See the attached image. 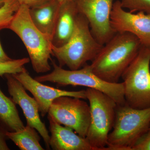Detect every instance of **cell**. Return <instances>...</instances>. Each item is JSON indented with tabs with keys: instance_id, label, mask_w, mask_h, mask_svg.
I'll return each instance as SVG.
<instances>
[{
	"instance_id": "cell-23",
	"label": "cell",
	"mask_w": 150,
	"mask_h": 150,
	"mask_svg": "<svg viewBox=\"0 0 150 150\" xmlns=\"http://www.w3.org/2000/svg\"><path fill=\"white\" fill-rule=\"evenodd\" d=\"M7 131L4 127L0 125V150H10L6 144L7 139L6 132Z\"/></svg>"
},
{
	"instance_id": "cell-24",
	"label": "cell",
	"mask_w": 150,
	"mask_h": 150,
	"mask_svg": "<svg viewBox=\"0 0 150 150\" xmlns=\"http://www.w3.org/2000/svg\"><path fill=\"white\" fill-rule=\"evenodd\" d=\"M13 59H11L6 54L2 48L0 41V63L9 62Z\"/></svg>"
},
{
	"instance_id": "cell-19",
	"label": "cell",
	"mask_w": 150,
	"mask_h": 150,
	"mask_svg": "<svg viewBox=\"0 0 150 150\" xmlns=\"http://www.w3.org/2000/svg\"><path fill=\"white\" fill-rule=\"evenodd\" d=\"M29 62V58H24L0 63V76L3 77L6 74H14L20 72L24 68V65Z\"/></svg>"
},
{
	"instance_id": "cell-17",
	"label": "cell",
	"mask_w": 150,
	"mask_h": 150,
	"mask_svg": "<svg viewBox=\"0 0 150 150\" xmlns=\"http://www.w3.org/2000/svg\"><path fill=\"white\" fill-rule=\"evenodd\" d=\"M8 139L11 140L21 150H44L40 143V137L34 128L26 125L21 130L6 132Z\"/></svg>"
},
{
	"instance_id": "cell-1",
	"label": "cell",
	"mask_w": 150,
	"mask_h": 150,
	"mask_svg": "<svg viewBox=\"0 0 150 150\" xmlns=\"http://www.w3.org/2000/svg\"><path fill=\"white\" fill-rule=\"evenodd\" d=\"M139 40L127 32H117L91 62L92 71L103 80L117 83L142 48Z\"/></svg>"
},
{
	"instance_id": "cell-15",
	"label": "cell",
	"mask_w": 150,
	"mask_h": 150,
	"mask_svg": "<svg viewBox=\"0 0 150 150\" xmlns=\"http://www.w3.org/2000/svg\"><path fill=\"white\" fill-rule=\"evenodd\" d=\"M60 5L57 0H51L29 8L30 17L35 27L52 40Z\"/></svg>"
},
{
	"instance_id": "cell-7",
	"label": "cell",
	"mask_w": 150,
	"mask_h": 150,
	"mask_svg": "<svg viewBox=\"0 0 150 150\" xmlns=\"http://www.w3.org/2000/svg\"><path fill=\"white\" fill-rule=\"evenodd\" d=\"M150 48L142 45L122 74L126 104L136 109L150 107Z\"/></svg>"
},
{
	"instance_id": "cell-12",
	"label": "cell",
	"mask_w": 150,
	"mask_h": 150,
	"mask_svg": "<svg viewBox=\"0 0 150 150\" xmlns=\"http://www.w3.org/2000/svg\"><path fill=\"white\" fill-rule=\"evenodd\" d=\"M12 75L21 83L26 90L32 94L38 105L39 112L42 117L48 113L53 101L59 97L70 96L86 99V90L68 91L45 85L33 79L25 67L20 72Z\"/></svg>"
},
{
	"instance_id": "cell-2",
	"label": "cell",
	"mask_w": 150,
	"mask_h": 150,
	"mask_svg": "<svg viewBox=\"0 0 150 150\" xmlns=\"http://www.w3.org/2000/svg\"><path fill=\"white\" fill-rule=\"evenodd\" d=\"M29 8L21 5L8 28L21 39L35 72L46 73L51 70L49 61L52 54V39L35 27L30 17Z\"/></svg>"
},
{
	"instance_id": "cell-14",
	"label": "cell",
	"mask_w": 150,
	"mask_h": 150,
	"mask_svg": "<svg viewBox=\"0 0 150 150\" xmlns=\"http://www.w3.org/2000/svg\"><path fill=\"white\" fill-rule=\"evenodd\" d=\"M79 13L74 0L66 1L61 4L52 38L53 46L61 47L69 40Z\"/></svg>"
},
{
	"instance_id": "cell-18",
	"label": "cell",
	"mask_w": 150,
	"mask_h": 150,
	"mask_svg": "<svg viewBox=\"0 0 150 150\" xmlns=\"http://www.w3.org/2000/svg\"><path fill=\"white\" fill-rule=\"evenodd\" d=\"M20 6L18 0H6L0 7V30L8 28Z\"/></svg>"
},
{
	"instance_id": "cell-25",
	"label": "cell",
	"mask_w": 150,
	"mask_h": 150,
	"mask_svg": "<svg viewBox=\"0 0 150 150\" xmlns=\"http://www.w3.org/2000/svg\"><path fill=\"white\" fill-rule=\"evenodd\" d=\"M6 1V0H0V7L3 5Z\"/></svg>"
},
{
	"instance_id": "cell-20",
	"label": "cell",
	"mask_w": 150,
	"mask_h": 150,
	"mask_svg": "<svg viewBox=\"0 0 150 150\" xmlns=\"http://www.w3.org/2000/svg\"><path fill=\"white\" fill-rule=\"evenodd\" d=\"M120 2L121 7L130 12L150 13V0H121Z\"/></svg>"
},
{
	"instance_id": "cell-3",
	"label": "cell",
	"mask_w": 150,
	"mask_h": 150,
	"mask_svg": "<svg viewBox=\"0 0 150 150\" xmlns=\"http://www.w3.org/2000/svg\"><path fill=\"white\" fill-rule=\"evenodd\" d=\"M103 46L92 34L88 21L79 13L69 40L61 47L52 45V55L56 57L60 67L67 66L70 70H78L89 61L92 62Z\"/></svg>"
},
{
	"instance_id": "cell-11",
	"label": "cell",
	"mask_w": 150,
	"mask_h": 150,
	"mask_svg": "<svg viewBox=\"0 0 150 150\" xmlns=\"http://www.w3.org/2000/svg\"><path fill=\"white\" fill-rule=\"evenodd\" d=\"M4 76L6 79L9 93L13 102L21 108L26 120V125L37 130L43 138L47 149H50V136L45 123L40 120L37 101L30 96L21 83L12 74H6Z\"/></svg>"
},
{
	"instance_id": "cell-6",
	"label": "cell",
	"mask_w": 150,
	"mask_h": 150,
	"mask_svg": "<svg viewBox=\"0 0 150 150\" xmlns=\"http://www.w3.org/2000/svg\"><path fill=\"white\" fill-rule=\"evenodd\" d=\"M86 99L90 108V121L86 138L93 150H105L115 121L117 103L102 92L87 88Z\"/></svg>"
},
{
	"instance_id": "cell-8",
	"label": "cell",
	"mask_w": 150,
	"mask_h": 150,
	"mask_svg": "<svg viewBox=\"0 0 150 150\" xmlns=\"http://www.w3.org/2000/svg\"><path fill=\"white\" fill-rule=\"evenodd\" d=\"M48 115L61 125L73 129L81 137L86 138L90 121L89 105L81 98L61 96L54 100Z\"/></svg>"
},
{
	"instance_id": "cell-26",
	"label": "cell",
	"mask_w": 150,
	"mask_h": 150,
	"mask_svg": "<svg viewBox=\"0 0 150 150\" xmlns=\"http://www.w3.org/2000/svg\"><path fill=\"white\" fill-rule=\"evenodd\" d=\"M59 2V3L60 4H62V3L66 1H71V0H57Z\"/></svg>"
},
{
	"instance_id": "cell-13",
	"label": "cell",
	"mask_w": 150,
	"mask_h": 150,
	"mask_svg": "<svg viewBox=\"0 0 150 150\" xmlns=\"http://www.w3.org/2000/svg\"><path fill=\"white\" fill-rule=\"evenodd\" d=\"M50 147L54 150H93L86 138L78 135L69 127L63 126L48 115Z\"/></svg>"
},
{
	"instance_id": "cell-10",
	"label": "cell",
	"mask_w": 150,
	"mask_h": 150,
	"mask_svg": "<svg viewBox=\"0 0 150 150\" xmlns=\"http://www.w3.org/2000/svg\"><path fill=\"white\" fill-rule=\"evenodd\" d=\"M110 22L116 33H130L139 40L143 46L150 48V13L125 11L118 0L112 6Z\"/></svg>"
},
{
	"instance_id": "cell-4",
	"label": "cell",
	"mask_w": 150,
	"mask_h": 150,
	"mask_svg": "<svg viewBox=\"0 0 150 150\" xmlns=\"http://www.w3.org/2000/svg\"><path fill=\"white\" fill-rule=\"evenodd\" d=\"M150 127V107L133 108L126 104L117 105L112 130L105 150H131Z\"/></svg>"
},
{
	"instance_id": "cell-21",
	"label": "cell",
	"mask_w": 150,
	"mask_h": 150,
	"mask_svg": "<svg viewBox=\"0 0 150 150\" xmlns=\"http://www.w3.org/2000/svg\"><path fill=\"white\" fill-rule=\"evenodd\" d=\"M131 150H150V127L136 142Z\"/></svg>"
},
{
	"instance_id": "cell-9",
	"label": "cell",
	"mask_w": 150,
	"mask_h": 150,
	"mask_svg": "<svg viewBox=\"0 0 150 150\" xmlns=\"http://www.w3.org/2000/svg\"><path fill=\"white\" fill-rule=\"evenodd\" d=\"M79 13L88 21L91 31L102 45L116 32L111 26L110 17L114 0H74Z\"/></svg>"
},
{
	"instance_id": "cell-22",
	"label": "cell",
	"mask_w": 150,
	"mask_h": 150,
	"mask_svg": "<svg viewBox=\"0 0 150 150\" xmlns=\"http://www.w3.org/2000/svg\"><path fill=\"white\" fill-rule=\"evenodd\" d=\"M51 0H18L20 4L28 7L29 8L40 6Z\"/></svg>"
},
{
	"instance_id": "cell-5",
	"label": "cell",
	"mask_w": 150,
	"mask_h": 150,
	"mask_svg": "<svg viewBox=\"0 0 150 150\" xmlns=\"http://www.w3.org/2000/svg\"><path fill=\"white\" fill-rule=\"evenodd\" d=\"M54 69L51 72L35 77L41 83L49 82L56 83L59 86H83L97 90L111 97L117 105L126 104L123 82L110 83L103 80L92 71L90 65H86L76 70H67L56 64L51 60Z\"/></svg>"
},
{
	"instance_id": "cell-16",
	"label": "cell",
	"mask_w": 150,
	"mask_h": 150,
	"mask_svg": "<svg viewBox=\"0 0 150 150\" xmlns=\"http://www.w3.org/2000/svg\"><path fill=\"white\" fill-rule=\"evenodd\" d=\"M16 105L12 98L6 96L0 88V125L7 131H18L25 127Z\"/></svg>"
}]
</instances>
